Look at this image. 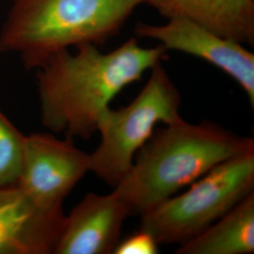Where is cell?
Returning <instances> with one entry per match:
<instances>
[{"instance_id": "12", "label": "cell", "mask_w": 254, "mask_h": 254, "mask_svg": "<svg viewBox=\"0 0 254 254\" xmlns=\"http://www.w3.org/2000/svg\"><path fill=\"white\" fill-rule=\"evenodd\" d=\"M26 136L0 110V189L16 187L24 163Z\"/></svg>"}, {"instance_id": "1", "label": "cell", "mask_w": 254, "mask_h": 254, "mask_svg": "<svg viewBox=\"0 0 254 254\" xmlns=\"http://www.w3.org/2000/svg\"><path fill=\"white\" fill-rule=\"evenodd\" d=\"M166 51L160 45L143 47L133 37L108 53L83 45L73 54L67 49L53 55L37 69L43 126L55 134L91 138L111 101L162 62Z\"/></svg>"}, {"instance_id": "5", "label": "cell", "mask_w": 254, "mask_h": 254, "mask_svg": "<svg viewBox=\"0 0 254 254\" xmlns=\"http://www.w3.org/2000/svg\"><path fill=\"white\" fill-rule=\"evenodd\" d=\"M254 192V151L218 164L179 195L141 216V230L159 244H183L200 235Z\"/></svg>"}, {"instance_id": "4", "label": "cell", "mask_w": 254, "mask_h": 254, "mask_svg": "<svg viewBox=\"0 0 254 254\" xmlns=\"http://www.w3.org/2000/svg\"><path fill=\"white\" fill-rule=\"evenodd\" d=\"M181 100L180 91L162 62L155 64L145 86L129 105L119 109L109 107L101 115L97 128L101 141L90 154V172L114 189L127 176L155 126L183 120Z\"/></svg>"}, {"instance_id": "8", "label": "cell", "mask_w": 254, "mask_h": 254, "mask_svg": "<svg viewBox=\"0 0 254 254\" xmlns=\"http://www.w3.org/2000/svg\"><path fill=\"white\" fill-rule=\"evenodd\" d=\"M129 211L113 190L87 194L69 216L55 247V254H113Z\"/></svg>"}, {"instance_id": "10", "label": "cell", "mask_w": 254, "mask_h": 254, "mask_svg": "<svg viewBox=\"0 0 254 254\" xmlns=\"http://www.w3.org/2000/svg\"><path fill=\"white\" fill-rule=\"evenodd\" d=\"M147 4L168 20H189L242 45H254V0H148Z\"/></svg>"}, {"instance_id": "13", "label": "cell", "mask_w": 254, "mask_h": 254, "mask_svg": "<svg viewBox=\"0 0 254 254\" xmlns=\"http://www.w3.org/2000/svg\"><path fill=\"white\" fill-rule=\"evenodd\" d=\"M159 243L151 234L139 229L137 232L119 241L113 254H156Z\"/></svg>"}, {"instance_id": "9", "label": "cell", "mask_w": 254, "mask_h": 254, "mask_svg": "<svg viewBox=\"0 0 254 254\" xmlns=\"http://www.w3.org/2000/svg\"><path fill=\"white\" fill-rule=\"evenodd\" d=\"M64 209L42 208L18 187L0 189V254H54Z\"/></svg>"}, {"instance_id": "2", "label": "cell", "mask_w": 254, "mask_h": 254, "mask_svg": "<svg viewBox=\"0 0 254 254\" xmlns=\"http://www.w3.org/2000/svg\"><path fill=\"white\" fill-rule=\"evenodd\" d=\"M252 151V137L211 122L190 124L183 119L154 130L114 191L130 216L142 215L218 164Z\"/></svg>"}, {"instance_id": "11", "label": "cell", "mask_w": 254, "mask_h": 254, "mask_svg": "<svg viewBox=\"0 0 254 254\" xmlns=\"http://www.w3.org/2000/svg\"><path fill=\"white\" fill-rule=\"evenodd\" d=\"M254 253V192L212 225L185 242L177 254H252Z\"/></svg>"}, {"instance_id": "7", "label": "cell", "mask_w": 254, "mask_h": 254, "mask_svg": "<svg viewBox=\"0 0 254 254\" xmlns=\"http://www.w3.org/2000/svg\"><path fill=\"white\" fill-rule=\"evenodd\" d=\"M135 33L158 41L166 50L180 51L216 66L244 90L254 108V54L244 45L185 19H171L160 26L138 23Z\"/></svg>"}, {"instance_id": "6", "label": "cell", "mask_w": 254, "mask_h": 254, "mask_svg": "<svg viewBox=\"0 0 254 254\" xmlns=\"http://www.w3.org/2000/svg\"><path fill=\"white\" fill-rule=\"evenodd\" d=\"M90 154L73 144V138L48 133L26 136L23 170L18 187L36 205L63 208L65 198L90 172Z\"/></svg>"}, {"instance_id": "3", "label": "cell", "mask_w": 254, "mask_h": 254, "mask_svg": "<svg viewBox=\"0 0 254 254\" xmlns=\"http://www.w3.org/2000/svg\"><path fill=\"white\" fill-rule=\"evenodd\" d=\"M147 2L14 0L0 31V53H18L26 69H38L70 47L104 45Z\"/></svg>"}]
</instances>
